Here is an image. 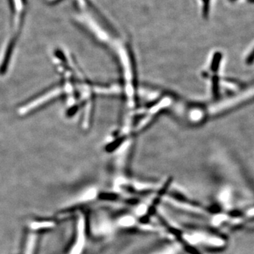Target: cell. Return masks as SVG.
Wrapping results in <instances>:
<instances>
[{
    "mask_svg": "<svg viewBox=\"0 0 254 254\" xmlns=\"http://www.w3.org/2000/svg\"><path fill=\"white\" fill-rule=\"evenodd\" d=\"M10 9V30L7 39L17 42L22 33L26 14V0H8Z\"/></svg>",
    "mask_w": 254,
    "mask_h": 254,
    "instance_id": "cell-1",
    "label": "cell"
},
{
    "mask_svg": "<svg viewBox=\"0 0 254 254\" xmlns=\"http://www.w3.org/2000/svg\"><path fill=\"white\" fill-rule=\"evenodd\" d=\"M246 63L248 65L253 64L254 63V48L251 52L250 55L247 56V60H246Z\"/></svg>",
    "mask_w": 254,
    "mask_h": 254,
    "instance_id": "cell-2",
    "label": "cell"
},
{
    "mask_svg": "<svg viewBox=\"0 0 254 254\" xmlns=\"http://www.w3.org/2000/svg\"><path fill=\"white\" fill-rule=\"evenodd\" d=\"M249 2L252 3V4H254V0H248Z\"/></svg>",
    "mask_w": 254,
    "mask_h": 254,
    "instance_id": "cell-3",
    "label": "cell"
},
{
    "mask_svg": "<svg viewBox=\"0 0 254 254\" xmlns=\"http://www.w3.org/2000/svg\"><path fill=\"white\" fill-rule=\"evenodd\" d=\"M230 1H237V0H230Z\"/></svg>",
    "mask_w": 254,
    "mask_h": 254,
    "instance_id": "cell-4",
    "label": "cell"
}]
</instances>
